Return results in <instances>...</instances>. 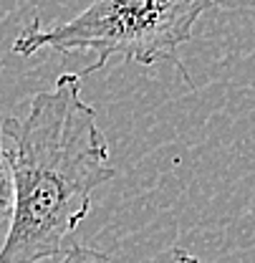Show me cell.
I'll return each mask as SVG.
<instances>
[{"label":"cell","instance_id":"1","mask_svg":"<svg viewBox=\"0 0 255 263\" xmlns=\"http://www.w3.org/2000/svg\"><path fill=\"white\" fill-rule=\"evenodd\" d=\"M10 142L15 208L0 263H38L66 253L91 210V195L116 177L96 109L81 99V73H61L28 101L23 119H3Z\"/></svg>","mask_w":255,"mask_h":263},{"label":"cell","instance_id":"2","mask_svg":"<svg viewBox=\"0 0 255 263\" xmlns=\"http://www.w3.org/2000/svg\"><path fill=\"white\" fill-rule=\"evenodd\" d=\"M215 0H91L76 18L43 28L35 18L13 43V53L33 56L41 48L61 53L91 51L94 73L114 56L122 61L152 66L169 61L180 66V46L192 38V28Z\"/></svg>","mask_w":255,"mask_h":263},{"label":"cell","instance_id":"3","mask_svg":"<svg viewBox=\"0 0 255 263\" xmlns=\"http://www.w3.org/2000/svg\"><path fill=\"white\" fill-rule=\"evenodd\" d=\"M13 208H15V190H13V175L5 152V137L0 127V228H5V233L13 220Z\"/></svg>","mask_w":255,"mask_h":263},{"label":"cell","instance_id":"4","mask_svg":"<svg viewBox=\"0 0 255 263\" xmlns=\"http://www.w3.org/2000/svg\"><path fill=\"white\" fill-rule=\"evenodd\" d=\"M58 263H111V258L89 246H71Z\"/></svg>","mask_w":255,"mask_h":263},{"label":"cell","instance_id":"5","mask_svg":"<svg viewBox=\"0 0 255 263\" xmlns=\"http://www.w3.org/2000/svg\"><path fill=\"white\" fill-rule=\"evenodd\" d=\"M152 263H202V261L194 258L187 251H182V248H169V251H164L162 256H157Z\"/></svg>","mask_w":255,"mask_h":263}]
</instances>
